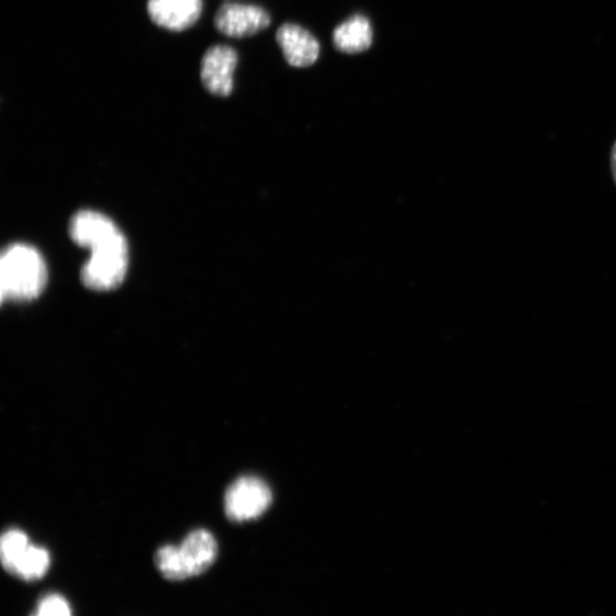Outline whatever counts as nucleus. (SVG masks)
<instances>
[{
    "mask_svg": "<svg viewBox=\"0 0 616 616\" xmlns=\"http://www.w3.org/2000/svg\"><path fill=\"white\" fill-rule=\"evenodd\" d=\"M32 616H72V609L66 597L51 593L41 598Z\"/></svg>",
    "mask_w": 616,
    "mask_h": 616,
    "instance_id": "nucleus-13",
    "label": "nucleus"
},
{
    "mask_svg": "<svg viewBox=\"0 0 616 616\" xmlns=\"http://www.w3.org/2000/svg\"><path fill=\"white\" fill-rule=\"evenodd\" d=\"M31 540L21 530L12 529L7 531L0 540V557L5 571L13 564L18 555L29 545Z\"/></svg>",
    "mask_w": 616,
    "mask_h": 616,
    "instance_id": "nucleus-12",
    "label": "nucleus"
},
{
    "mask_svg": "<svg viewBox=\"0 0 616 616\" xmlns=\"http://www.w3.org/2000/svg\"><path fill=\"white\" fill-rule=\"evenodd\" d=\"M214 23L223 35L244 38L266 31L271 23V16L259 7L227 3L219 9Z\"/></svg>",
    "mask_w": 616,
    "mask_h": 616,
    "instance_id": "nucleus-6",
    "label": "nucleus"
},
{
    "mask_svg": "<svg viewBox=\"0 0 616 616\" xmlns=\"http://www.w3.org/2000/svg\"><path fill=\"white\" fill-rule=\"evenodd\" d=\"M51 567V556L47 549L29 544L16 557L8 573L26 582L43 579Z\"/></svg>",
    "mask_w": 616,
    "mask_h": 616,
    "instance_id": "nucleus-11",
    "label": "nucleus"
},
{
    "mask_svg": "<svg viewBox=\"0 0 616 616\" xmlns=\"http://www.w3.org/2000/svg\"><path fill=\"white\" fill-rule=\"evenodd\" d=\"M238 53L226 45H216L204 53L200 78L211 94L227 98L233 91V75L238 66Z\"/></svg>",
    "mask_w": 616,
    "mask_h": 616,
    "instance_id": "nucleus-5",
    "label": "nucleus"
},
{
    "mask_svg": "<svg viewBox=\"0 0 616 616\" xmlns=\"http://www.w3.org/2000/svg\"><path fill=\"white\" fill-rule=\"evenodd\" d=\"M271 503L272 492L267 483L254 477H245L228 488L224 507L231 520L246 522L261 516Z\"/></svg>",
    "mask_w": 616,
    "mask_h": 616,
    "instance_id": "nucleus-4",
    "label": "nucleus"
},
{
    "mask_svg": "<svg viewBox=\"0 0 616 616\" xmlns=\"http://www.w3.org/2000/svg\"><path fill=\"white\" fill-rule=\"evenodd\" d=\"M287 63L292 67L306 68L315 64L320 45L306 29L296 24H283L277 33Z\"/></svg>",
    "mask_w": 616,
    "mask_h": 616,
    "instance_id": "nucleus-9",
    "label": "nucleus"
},
{
    "mask_svg": "<svg viewBox=\"0 0 616 616\" xmlns=\"http://www.w3.org/2000/svg\"><path fill=\"white\" fill-rule=\"evenodd\" d=\"M71 240L83 248L93 250L124 238V234L109 217L93 211H81L70 221Z\"/></svg>",
    "mask_w": 616,
    "mask_h": 616,
    "instance_id": "nucleus-7",
    "label": "nucleus"
},
{
    "mask_svg": "<svg viewBox=\"0 0 616 616\" xmlns=\"http://www.w3.org/2000/svg\"><path fill=\"white\" fill-rule=\"evenodd\" d=\"M611 161H612V171H613L614 180L616 182V143L613 146Z\"/></svg>",
    "mask_w": 616,
    "mask_h": 616,
    "instance_id": "nucleus-14",
    "label": "nucleus"
},
{
    "mask_svg": "<svg viewBox=\"0 0 616 616\" xmlns=\"http://www.w3.org/2000/svg\"><path fill=\"white\" fill-rule=\"evenodd\" d=\"M336 48L346 54L362 53L372 44V29L363 15H355L336 27L334 33Z\"/></svg>",
    "mask_w": 616,
    "mask_h": 616,
    "instance_id": "nucleus-10",
    "label": "nucleus"
},
{
    "mask_svg": "<svg viewBox=\"0 0 616 616\" xmlns=\"http://www.w3.org/2000/svg\"><path fill=\"white\" fill-rule=\"evenodd\" d=\"M219 555V545L208 530L191 533L180 546L158 549L155 562L161 575L173 582L198 576L210 570Z\"/></svg>",
    "mask_w": 616,
    "mask_h": 616,
    "instance_id": "nucleus-2",
    "label": "nucleus"
},
{
    "mask_svg": "<svg viewBox=\"0 0 616 616\" xmlns=\"http://www.w3.org/2000/svg\"><path fill=\"white\" fill-rule=\"evenodd\" d=\"M203 0H149L148 13L159 26L170 32H183L200 18Z\"/></svg>",
    "mask_w": 616,
    "mask_h": 616,
    "instance_id": "nucleus-8",
    "label": "nucleus"
},
{
    "mask_svg": "<svg viewBox=\"0 0 616 616\" xmlns=\"http://www.w3.org/2000/svg\"><path fill=\"white\" fill-rule=\"evenodd\" d=\"M128 270L126 238L91 250L81 270L82 283L91 290L108 291L120 287Z\"/></svg>",
    "mask_w": 616,
    "mask_h": 616,
    "instance_id": "nucleus-3",
    "label": "nucleus"
},
{
    "mask_svg": "<svg viewBox=\"0 0 616 616\" xmlns=\"http://www.w3.org/2000/svg\"><path fill=\"white\" fill-rule=\"evenodd\" d=\"M46 282V262L36 248L15 244L3 250L0 258L3 301H33L44 291Z\"/></svg>",
    "mask_w": 616,
    "mask_h": 616,
    "instance_id": "nucleus-1",
    "label": "nucleus"
}]
</instances>
